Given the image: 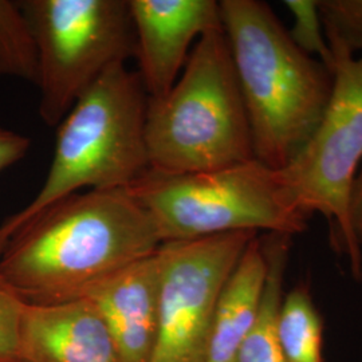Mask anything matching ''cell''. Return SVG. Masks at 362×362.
Returning a JSON list of instances; mask_svg holds the SVG:
<instances>
[{"mask_svg": "<svg viewBox=\"0 0 362 362\" xmlns=\"http://www.w3.org/2000/svg\"><path fill=\"white\" fill-rule=\"evenodd\" d=\"M161 246L149 214L128 188L86 191L27 221L0 252V275L27 303H55Z\"/></svg>", "mask_w": 362, "mask_h": 362, "instance_id": "6da1fadb", "label": "cell"}, {"mask_svg": "<svg viewBox=\"0 0 362 362\" xmlns=\"http://www.w3.org/2000/svg\"><path fill=\"white\" fill-rule=\"evenodd\" d=\"M250 122L254 156L285 169L317 129L333 90V73L298 49L267 3L219 1Z\"/></svg>", "mask_w": 362, "mask_h": 362, "instance_id": "7a4b0ae2", "label": "cell"}, {"mask_svg": "<svg viewBox=\"0 0 362 362\" xmlns=\"http://www.w3.org/2000/svg\"><path fill=\"white\" fill-rule=\"evenodd\" d=\"M149 170L182 175L255 158L250 122L223 27L196 40L173 88L148 100Z\"/></svg>", "mask_w": 362, "mask_h": 362, "instance_id": "3957f363", "label": "cell"}, {"mask_svg": "<svg viewBox=\"0 0 362 362\" xmlns=\"http://www.w3.org/2000/svg\"><path fill=\"white\" fill-rule=\"evenodd\" d=\"M148 97L137 71L110 67L58 125L49 173L26 207L0 224V252L27 221L81 189L128 188L148 170Z\"/></svg>", "mask_w": 362, "mask_h": 362, "instance_id": "277c9868", "label": "cell"}, {"mask_svg": "<svg viewBox=\"0 0 362 362\" xmlns=\"http://www.w3.org/2000/svg\"><path fill=\"white\" fill-rule=\"evenodd\" d=\"M128 191L149 214L161 245L243 231L294 236L305 233L311 219L282 170L257 158L182 175L148 169Z\"/></svg>", "mask_w": 362, "mask_h": 362, "instance_id": "5b68a950", "label": "cell"}, {"mask_svg": "<svg viewBox=\"0 0 362 362\" xmlns=\"http://www.w3.org/2000/svg\"><path fill=\"white\" fill-rule=\"evenodd\" d=\"M333 52V90L310 140L282 169L298 206L329 224L332 246L362 281V243L349 219L351 184L362 164V57L329 39Z\"/></svg>", "mask_w": 362, "mask_h": 362, "instance_id": "8992f818", "label": "cell"}, {"mask_svg": "<svg viewBox=\"0 0 362 362\" xmlns=\"http://www.w3.org/2000/svg\"><path fill=\"white\" fill-rule=\"evenodd\" d=\"M39 50V116L58 127L78 100L136 55L129 0L22 1Z\"/></svg>", "mask_w": 362, "mask_h": 362, "instance_id": "52a82bcc", "label": "cell"}, {"mask_svg": "<svg viewBox=\"0 0 362 362\" xmlns=\"http://www.w3.org/2000/svg\"><path fill=\"white\" fill-rule=\"evenodd\" d=\"M257 236L243 231L158 247V322L149 362L207 361L220 293Z\"/></svg>", "mask_w": 362, "mask_h": 362, "instance_id": "ba28073f", "label": "cell"}, {"mask_svg": "<svg viewBox=\"0 0 362 362\" xmlns=\"http://www.w3.org/2000/svg\"><path fill=\"white\" fill-rule=\"evenodd\" d=\"M137 71L148 100L168 93L191 54L194 39L220 28L215 0H129Z\"/></svg>", "mask_w": 362, "mask_h": 362, "instance_id": "9c48e42d", "label": "cell"}, {"mask_svg": "<svg viewBox=\"0 0 362 362\" xmlns=\"http://www.w3.org/2000/svg\"><path fill=\"white\" fill-rule=\"evenodd\" d=\"M85 298L98 311L116 342L122 362H149L155 346L160 258L156 251L86 288Z\"/></svg>", "mask_w": 362, "mask_h": 362, "instance_id": "30bf717a", "label": "cell"}, {"mask_svg": "<svg viewBox=\"0 0 362 362\" xmlns=\"http://www.w3.org/2000/svg\"><path fill=\"white\" fill-rule=\"evenodd\" d=\"M22 362H122L107 326L85 298L27 303Z\"/></svg>", "mask_w": 362, "mask_h": 362, "instance_id": "8fae6325", "label": "cell"}, {"mask_svg": "<svg viewBox=\"0 0 362 362\" xmlns=\"http://www.w3.org/2000/svg\"><path fill=\"white\" fill-rule=\"evenodd\" d=\"M267 276L260 238H254L220 293L212 318L207 361L233 362L258 317Z\"/></svg>", "mask_w": 362, "mask_h": 362, "instance_id": "7c38bea8", "label": "cell"}, {"mask_svg": "<svg viewBox=\"0 0 362 362\" xmlns=\"http://www.w3.org/2000/svg\"><path fill=\"white\" fill-rule=\"evenodd\" d=\"M291 235L266 233L260 238L267 260V276L258 317L233 358V362H285L279 314L285 297V276L293 247Z\"/></svg>", "mask_w": 362, "mask_h": 362, "instance_id": "4fadbf2b", "label": "cell"}, {"mask_svg": "<svg viewBox=\"0 0 362 362\" xmlns=\"http://www.w3.org/2000/svg\"><path fill=\"white\" fill-rule=\"evenodd\" d=\"M279 336L285 362H324V320L309 284L300 282L285 293Z\"/></svg>", "mask_w": 362, "mask_h": 362, "instance_id": "5bb4252c", "label": "cell"}, {"mask_svg": "<svg viewBox=\"0 0 362 362\" xmlns=\"http://www.w3.org/2000/svg\"><path fill=\"white\" fill-rule=\"evenodd\" d=\"M0 78L38 83V42L22 1L0 0Z\"/></svg>", "mask_w": 362, "mask_h": 362, "instance_id": "9a60e30c", "label": "cell"}, {"mask_svg": "<svg viewBox=\"0 0 362 362\" xmlns=\"http://www.w3.org/2000/svg\"><path fill=\"white\" fill-rule=\"evenodd\" d=\"M286 8L293 15V27L288 31L298 49L320 61L332 70L333 52L325 34L318 1L315 0H287Z\"/></svg>", "mask_w": 362, "mask_h": 362, "instance_id": "2e32d148", "label": "cell"}, {"mask_svg": "<svg viewBox=\"0 0 362 362\" xmlns=\"http://www.w3.org/2000/svg\"><path fill=\"white\" fill-rule=\"evenodd\" d=\"M326 38L336 39L350 52H362V0L318 1Z\"/></svg>", "mask_w": 362, "mask_h": 362, "instance_id": "e0dca14e", "label": "cell"}, {"mask_svg": "<svg viewBox=\"0 0 362 362\" xmlns=\"http://www.w3.org/2000/svg\"><path fill=\"white\" fill-rule=\"evenodd\" d=\"M26 305L0 275V362H22L21 330Z\"/></svg>", "mask_w": 362, "mask_h": 362, "instance_id": "ac0fdd59", "label": "cell"}, {"mask_svg": "<svg viewBox=\"0 0 362 362\" xmlns=\"http://www.w3.org/2000/svg\"><path fill=\"white\" fill-rule=\"evenodd\" d=\"M31 140L18 132L0 127V173L26 157Z\"/></svg>", "mask_w": 362, "mask_h": 362, "instance_id": "d6986e66", "label": "cell"}, {"mask_svg": "<svg viewBox=\"0 0 362 362\" xmlns=\"http://www.w3.org/2000/svg\"><path fill=\"white\" fill-rule=\"evenodd\" d=\"M351 184L349 196V219L351 228L362 243V164Z\"/></svg>", "mask_w": 362, "mask_h": 362, "instance_id": "ffe728a7", "label": "cell"}]
</instances>
